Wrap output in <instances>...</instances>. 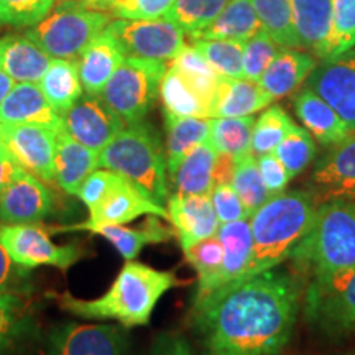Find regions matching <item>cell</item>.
<instances>
[{
  "instance_id": "1",
  "label": "cell",
  "mask_w": 355,
  "mask_h": 355,
  "mask_svg": "<svg viewBox=\"0 0 355 355\" xmlns=\"http://www.w3.org/2000/svg\"><path fill=\"white\" fill-rule=\"evenodd\" d=\"M298 277L272 268L193 304L201 355H283L298 319Z\"/></svg>"
},
{
  "instance_id": "2",
  "label": "cell",
  "mask_w": 355,
  "mask_h": 355,
  "mask_svg": "<svg viewBox=\"0 0 355 355\" xmlns=\"http://www.w3.org/2000/svg\"><path fill=\"white\" fill-rule=\"evenodd\" d=\"M178 285L181 282L173 272L125 260L112 285L99 298L79 300L71 293H61L58 303L78 318L114 319L123 327L146 326L158 301Z\"/></svg>"
},
{
  "instance_id": "3",
  "label": "cell",
  "mask_w": 355,
  "mask_h": 355,
  "mask_svg": "<svg viewBox=\"0 0 355 355\" xmlns=\"http://www.w3.org/2000/svg\"><path fill=\"white\" fill-rule=\"evenodd\" d=\"M318 202L311 191H283L266 199L250 216L254 254L248 277L278 268L291 260L316 216Z\"/></svg>"
},
{
  "instance_id": "4",
  "label": "cell",
  "mask_w": 355,
  "mask_h": 355,
  "mask_svg": "<svg viewBox=\"0 0 355 355\" xmlns=\"http://www.w3.org/2000/svg\"><path fill=\"white\" fill-rule=\"evenodd\" d=\"M99 168L119 173L159 206L168 202L166 153L150 123L141 121L123 127L99 153Z\"/></svg>"
},
{
  "instance_id": "5",
  "label": "cell",
  "mask_w": 355,
  "mask_h": 355,
  "mask_svg": "<svg viewBox=\"0 0 355 355\" xmlns=\"http://www.w3.org/2000/svg\"><path fill=\"white\" fill-rule=\"evenodd\" d=\"M291 260L311 278L355 266V201L318 204L311 230Z\"/></svg>"
},
{
  "instance_id": "6",
  "label": "cell",
  "mask_w": 355,
  "mask_h": 355,
  "mask_svg": "<svg viewBox=\"0 0 355 355\" xmlns=\"http://www.w3.org/2000/svg\"><path fill=\"white\" fill-rule=\"evenodd\" d=\"M110 21L109 13L84 7L78 0H66L25 35L51 58L76 60Z\"/></svg>"
},
{
  "instance_id": "7",
  "label": "cell",
  "mask_w": 355,
  "mask_h": 355,
  "mask_svg": "<svg viewBox=\"0 0 355 355\" xmlns=\"http://www.w3.org/2000/svg\"><path fill=\"white\" fill-rule=\"evenodd\" d=\"M166 68V61L125 56L99 96L125 125L141 122L157 102Z\"/></svg>"
},
{
  "instance_id": "8",
  "label": "cell",
  "mask_w": 355,
  "mask_h": 355,
  "mask_svg": "<svg viewBox=\"0 0 355 355\" xmlns=\"http://www.w3.org/2000/svg\"><path fill=\"white\" fill-rule=\"evenodd\" d=\"M306 319L329 336L355 331V266L313 277L304 290Z\"/></svg>"
},
{
  "instance_id": "9",
  "label": "cell",
  "mask_w": 355,
  "mask_h": 355,
  "mask_svg": "<svg viewBox=\"0 0 355 355\" xmlns=\"http://www.w3.org/2000/svg\"><path fill=\"white\" fill-rule=\"evenodd\" d=\"M0 243L17 266L32 270L37 266H55L68 270L87 254L78 243L58 245L51 241L46 229L38 224H2Z\"/></svg>"
},
{
  "instance_id": "10",
  "label": "cell",
  "mask_w": 355,
  "mask_h": 355,
  "mask_svg": "<svg viewBox=\"0 0 355 355\" xmlns=\"http://www.w3.org/2000/svg\"><path fill=\"white\" fill-rule=\"evenodd\" d=\"M125 56L171 61L186 46L184 32L168 19L114 20L107 25Z\"/></svg>"
},
{
  "instance_id": "11",
  "label": "cell",
  "mask_w": 355,
  "mask_h": 355,
  "mask_svg": "<svg viewBox=\"0 0 355 355\" xmlns=\"http://www.w3.org/2000/svg\"><path fill=\"white\" fill-rule=\"evenodd\" d=\"M0 139L17 165L44 183H56V130L38 123H0Z\"/></svg>"
},
{
  "instance_id": "12",
  "label": "cell",
  "mask_w": 355,
  "mask_h": 355,
  "mask_svg": "<svg viewBox=\"0 0 355 355\" xmlns=\"http://www.w3.org/2000/svg\"><path fill=\"white\" fill-rule=\"evenodd\" d=\"M44 355H128V337L115 324H58L48 332Z\"/></svg>"
},
{
  "instance_id": "13",
  "label": "cell",
  "mask_w": 355,
  "mask_h": 355,
  "mask_svg": "<svg viewBox=\"0 0 355 355\" xmlns=\"http://www.w3.org/2000/svg\"><path fill=\"white\" fill-rule=\"evenodd\" d=\"M304 87L322 97L355 132V48L316 64Z\"/></svg>"
},
{
  "instance_id": "14",
  "label": "cell",
  "mask_w": 355,
  "mask_h": 355,
  "mask_svg": "<svg viewBox=\"0 0 355 355\" xmlns=\"http://www.w3.org/2000/svg\"><path fill=\"white\" fill-rule=\"evenodd\" d=\"M63 128L87 148L102 152L125 127V122L102 101L101 96L86 94L61 115Z\"/></svg>"
},
{
  "instance_id": "15",
  "label": "cell",
  "mask_w": 355,
  "mask_h": 355,
  "mask_svg": "<svg viewBox=\"0 0 355 355\" xmlns=\"http://www.w3.org/2000/svg\"><path fill=\"white\" fill-rule=\"evenodd\" d=\"M141 216H158L168 220L166 207L153 202L130 181L119 176L105 198L94 209L89 211V219L66 230H87L96 225H125Z\"/></svg>"
},
{
  "instance_id": "16",
  "label": "cell",
  "mask_w": 355,
  "mask_h": 355,
  "mask_svg": "<svg viewBox=\"0 0 355 355\" xmlns=\"http://www.w3.org/2000/svg\"><path fill=\"white\" fill-rule=\"evenodd\" d=\"M55 209V196L44 181L24 168L0 196L2 224H38Z\"/></svg>"
},
{
  "instance_id": "17",
  "label": "cell",
  "mask_w": 355,
  "mask_h": 355,
  "mask_svg": "<svg viewBox=\"0 0 355 355\" xmlns=\"http://www.w3.org/2000/svg\"><path fill=\"white\" fill-rule=\"evenodd\" d=\"M309 191L318 204L334 199L355 201V135L337 144L318 163Z\"/></svg>"
},
{
  "instance_id": "18",
  "label": "cell",
  "mask_w": 355,
  "mask_h": 355,
  "mask_svg": "<svg viewBox=\"0 0 355 355\" xmlns=\"http://www.w3.org/2000/svg\"><path fill=\"white\" fill-rule=\"evenodd\" d=\"M166 204L168 220L171 222L183 250L199 241L216 235L220 227L211 194L184 196V194L173 193Z\"/></svg>"
},
{
  "instance_id": "19",
  "label": "cell",
  "mask_w": 355,
  "mask_h": 355,
  "mask_svg": "<svg viewBox=\"0 0 355 355\" xmlns=\"http://www.w3.org/2000/svg\"><path fill=\"white\" fill-rule=\"evenodd\" d=\"M217 237L224 245V261H222L220 272L217 275L209 290L202 298L194 300V303L204 301L209 296L216 295L234 283L247 278L248 270L252 265V254H254V239H252L250 220H234L227 224H220L217 230Z\"/></svg>"
},
{
  "instance_id": "20",
  "label": "cell",
  "mask_w": 355,
  "mask_h": 355,
  "mask_svg": "<svg viewBox=\"0 0 355 355\" xmlns=\"http://www.w3.org/2000/svg\"><path fill=\"white\" fill-rule=\"evenodd\" d=\"M26 291L0 290V355H24L37 336Z\"/></svg>"
},
{
  "instance_id": "21",
  "label": "cell",
  "mask_w": 355,
  "mask_h": 355,
  "mask_svg": "<svg viewBox=\"0 0 355 355\" xmlns=\"http://www.w3.org/2000/svg\"><path fill=\"white\" fill-rule=\"evenodd\" d=\"M125 60V53L112 33L105 26L79 55L78 69L84 92L89 96H99L115 69Z\"/></svg>"
},
{
  "instance_id": "22",
  "label": "cell",
  "mask_w": 355,
  "mask_h": 355,
  "mask_svg": "<svg viewBox=\"0 0 355 355\" xmlns=\"http://www.w3.org/2000/svg\"><path fill=\"white\" fill-rule=\"evenodd\" d=\"M0 123H38L58 130L63 127V119L37 83H19L0 104Z\"/></svg>"
},
{
  "instance_id": "23",
  "label": "cell",
  "mask_w": 355,
  "mask_h": 355,
  "mask_svg": "<svg viewBox=\"0 0 355 355\" xmlns=\"http://www.w3.org/2000/svg\"><path fill=\"white\" fill-rule=\"evenodd\" d=\"M293 107L303 127L322 145H337L352 135L339 114L308 87L298 91L293 101Z\"/></svg>"
},
{
  "instance_id": "24",
  "label": "cell",
  "mask_w": 355,
  "mask_h": 355,
  "mask_svg": "<svg viewBox=\"0 0 355 355\" xmlns=\"http://www.w3.org/2000/svg\"><path fill=\"white\" fill-rule=\"evenodd\" d=\"M99 168V152L74 140L63 127L56 130V183L78 196L83 181Z\"/></svg>"
},
{
  "instance_id": "25",
  "label": "cell",
  "mask_w": 355,
  "mask_h": 355,
  "mask_svg": "<svg viewBox=\"0 0 355 355\" xmlns=\"http://www.w3.org/2000/svg\"><path fill=\"white\" fill-rule=\"evenodd\" d=\"M316 56L298 48H282L259 84L275 99L293 94L316 68Z\"/></svg>"
},
{
  "instance_id": "26",
  "label": "cell",
  "mask_w": 355,
  "mask_h": 355,
  "mask_svg": "<svg viewBox=\"0 0 355 355\" xmlns=\"http://www.w3.org/2000/svg\"><path fill=\"white\" fill-rule=\"evenodd\" d=\"M53 58L26 35L0 38V68L17 83H40Z\"/></svg>"
},
{
  "instance_id": "27",
  "label": "cell",
  "mask_w": 355,
  "mask_h": 355,
  "mask_svg": "<svg viewBox=\"0 0 355 355\" xmlns=\"http://www.w3.org/2000/svg\"><path fill=\"white\" fill-rule=\"evenodd\" d=\"M300 48L322 60L331 37L334 0H291Z\"/></svg>"
},
{
  "instance_id": "28",
  "label": "cell",
  "mask_w": 355,
  "mask_h": 355,
  "mask_svg": "<svg viewBox=\"0 0 355 355\" xmlns=\"http://www.w3.org/2000/svg\"><path fill=\"white\" fill-rule=\"evenodd\" d=\"M273 97L259 83L245 78H220L212 119L245 117L272 105Z\"/></svg>"
},
{
  "instance_id": "29",
  "label": "cell",
  "mask_w": 355,
  "mask_h": 355,
  "mask_svg": "<svg viewBox=\"0 0 355 355\" xmlns=\"http://www.w3.org/2000/svg\"><path fill=\"white\" fill-rule=\"evenodd\" d=\"M162 217L150 216L140 229L125 227V225H96L87 229L104 237L123 260H135L146 245L168 242L175 235V230L163 224Z\"/></svg>"
},
{
  "instance_id": "30",
  "label": "cell",
  "mask_w": 355,
  "mask_h": 355,
  "mask_svg": "<svg viewBox=\"0 0 355 355\" xmlns=\"http://www.w3.org/2000/svg\"><path fill=\"white\" fill-rule=\"evenodd\" d=\"M217 158L219 153L211 144V139L191 150L171 176L175 193L184 196L211 194L216 186Z\"/></svg>"
},
{
  "instance_id": "31",
  "label": "cell",
  "mask_w": 355,
  "mask_h": 355,
  "mask_svg": "<svg viewBox=\"0 0 355 355\" xmlns=\"http://www.w3.org/2000/svg\"><path fill=\"white\" fill-rule=\"evenodd\" d=\"M44 97L58 114L63 115L83 97L84 87L79 78L78 60L53 58L46 73L40 79Z\"/></svg>"
},
{
  "instance_id": "32",
  "label": "cell",
  "mask_w": 355,
  "mask_h": 355,
  "mask_svg": "<svg viewBox=\"0 0 355 355\" xmlns=\"http://www.w3.org/2000/svg\"><path fill=\"white\" fill-rule=\"evenodd\" d=\"M166 166L168 176L175 175L178 166L191 150L211 139V119L176 117L165 114Z\"/></svg>"
},
{
  "instance_id": "33",
  "label": "cell",
  "mask_w": 355,
  "mask_h": 355,
  "mask_svg": "<svg viewBox=\"0 0 355 355\" xmlns=\"http://www.w3.org/2000/svg\"><path fill=\"white\" fill-rule=\"evenodd\" d=\"M159 99L163 104V114L176 115V117L212 119L209 102L173 66H168L162 78Z\"/></svg>"
},
{
  "instance_id": "34",
  "label": "cell",
  "mask_w": 355,
  "mask_h": 355,
  "mask_svg": "<svg viewBox=\"0 0 355 355\" xmlns=\"http://www.w3.org/2000/svg\"><path fill=\"white\" fill-rule=\"evenodd\" d=\"M260 30L261 24L254 7V0H230L209 26L189 37V40L222 38L247 42Z\"/></svg>"
},
{
  "instance_id": "35",
  "label": "cell",
  "mask_w": 355,
  "mask_h": 355,
  "mask_svg": "<svg viewBox=\"0 0 355 355\" xmlns=\"http://www.w3.org/2000/svg\"><path fill=\"white\" fill-rule=\"evenodd\" d=\"M255 121L254 115L211 119V144L217 153L227 155L234 159L250 153Z\"/></svg>"
},
{
  "instance_id": "36",
  "label": "cell",
  "mask_w": 355,
  "mask_h": 355,
  "mask_svg": "<svg viewBox=\"0 0 355 355\" xmlns=\"http://www.w3.org/2000/svg\"><path fill=\"white\" fill-rule=\"evenodd\" d=\"M261 28L282 48H300L291 0H254Z\"/></svg>"
},
{
  "instance_id": "37",
  "label": "cell",
  "mask_w": 355,
  "mask_h": 355,
  "mask_svg": "<svg viewBox=\"0 0 355 355\" xmlns=\"http://www.w3.org/2000/svg\"><path fill=\"white\" fill-rule=\"evenodd\" d=\"M243 43L222 38L191 40V44L201 53L211 68L224 78H243Z\"/></svg>"
},
{
  "instance_id": "38",
  "label": "cell",
  "mask_w": 355,
  "mask_h": 355,
  "mask_svg": "<svg viewBox=\"0 0 355 355\" xmlns=\"http://www.w3.org/2000/svg\"><path fill=\"white\" fill-rule=\"evenodd\" d=\"M230 186H232L243 202V206H245L248 217L254 214L260 206H263L266 199L272 198L265 188L263 180H261L259 163H257L254 152L234 159Z\"/></svg>"
},
{
  "instance_id": "39",
  "label": "cell",
  "mask_w": 355,
  "mask_h": 355,
  "mask_svg": "<svg viewBox=\"0 0 355 355\" xmlns=\"http://www.w3.org/2000/svg\"><path fill=\"white\" fill-rule=\"evenodd\" d=\"M170 66L180 71L186 81L209 102L212 110H214L217 87H219L222 76L211 68L209 63L201 56V53L193 44H186L180 51V55L170 61Z\"/></svg>"
},
{
  "instance_id": "40",
  "label": "cell",
  "mask_w": 355,
  "mask_h": 355,
  "mask_svg": "<svg viewBox=\"0 0 355 355\" xmlns=\"http://www.w3.org/2000/svg\"><path fill=\"white\" fill-rule=\"evenodd\" d=\"M184 259L196 270L198 273V288L194 293V300L202 298L209 290L212 282L220 272L222 261H224V245L220 239L216 235L199 241L183 250Z\"/></svg>"
},
{
  "instance_id": "41",
  "label": "cell",
  "mask_w": 355,
  "mask_h": 355,
  "mask_svg": "<svg viewBox=\"0 0 355 355\" xmlns=\"http://www.w3.org/2000/svg\"><path fill=\"white\" fill-rule=\"evenodd\" d=\"M229 2L230 0H175L165 19L193 37L209 26Z\"/></svg>"
},
{
  "instance_id": "42",
  "label": "cell",
  "mask_w": 355,
  "mask_h": 355,
  "mask_svg": "<svg viewBox=\"0 0 355 355\" xmlns=\"http://www.w3.org/2000/svg\"><path fill=\"white\" fill-rule=\"evenodd\" d=\"M79 3L122 20H155L165 19L175 0H84Z\"/></svg>"
},
{
  "instance_id": "43",
  "label": "cell",
  "mask_w": 355,
  "mask_h": 355,
  "mask_svg": "<svg viewBox=\"0 0 355 355\" xmlns=\"http://www.w3.org/2000/svg\"><path fill=\"white\" fill-rule=\"evenodd\" d=\"M293 125L295 122L282 105H268L255 121L252 132V152L255 157L273 152Z\"/></svg>"
},
{
  "instance_id": "44",
  "label": "cell",
  "mask_w": 355,
  "mask_h": 355,
  "mask_svg": "<svg viewBox=\"0 0 355 355\" xmlns=\"http://www.w3.org/2000/svg\"><path fill=\"white\" fill-rule=\"evenodd\" d=\"M273 153L283 163L293 180L311 165L314 155H316V144H314L313 135L304 127L295 123L285 135V139L273 150Z\"/></svg>"
},
{
  "instance_id": "45",
  "label": "cell",
  "mask_w": 355,
  "mask_h": 355,
  "mask_svg": "<svg viewBox=\"0 0 355 355\" xmlns=\"http://www.w3.org/2000/svg\"><path fill=\"white\" fill-rule=\"evenodd\" d=\"M355 48V0H334L331 37L327 40L322 60Z\"/></svg>"
},
{
  "instance_id": "46",
  "label": "cell",
  "mask_w": 355,
  "mask_h": 355,
  "mask_svg": "<svg viewBox=\"0 0 355 355\" xmlns=\"http://www.w3.org/2000/svg\"><path fill=\"white\" fill-rule=\"evenodd\" d=\"M282 46L265 32H257L243 43V78L259 83Z\"/></svg>"
},
{
  "instance_id": "47",
  "label": "cell",
  "mask_w": 355,
  "mask_h": 355,
  "mask_svg": "<svg viewBox=\"0 0 355 355\" xmlns=\"http://www.w3.org/2000/svg\"><path fill=\"white\" fill-rule=\"evenodd\" d=\"M55 0H0V25L33 26L46 19Z\"/></svg>"
},
{
  "instance_id": "48",
  "label": "cell",
  "mask_w": 355,
  "mask_h": 355,
  "mask_svg": "<svg viewBox=\"0 0 355 355\" xmlns=\"http://www.w3.org/2000/svg\"><path fill=\"white\" fill-rule=\"evenodd\" d=\"M211 201L220 224L250 219L247 214L245 206H243L241 198H239V194L235 193L230 183H217L214 189L211 191Z\"/></svg>"
},
{
  "instance_id": "49",
  "label": "cell",
  "mask_w": 355,
  "mask_h": 355,
  "mask_svg": "<svg viewBox=\"0 0 355 355\" xmlns=\"http://www.w3.org/2000/svg\"><path fill=\"white\" fill-rule=\"evenodd\" d=\"M119 176H121L119 173L107 170V168H97L83 181L81 188L78 191V198L84 202L87 211L94 209L97 204L105 198V194L115 184Z\"/></svg>"
},
{
  "instance_id": "50",
  "label": "cell",
  "mask_w": 355,
  "mask_h": 355,
  "mask_svg": "<svg viewBox=\"0 0 355 355\" xmlns=\"http://www.w3.org/2000/svg\"><path fill=\"white\" fill-rule=\"evenodd\" d=\"M257 163H259L261 180H263V184L270 196H277V194L286 191V186L291 178L277 155L273 152L259 155Z\"/></svg>"
},
{
  "instance_id": "51",
  "label": "cell",
  "mask_w": 355,
  "mask_h": 355,
  "mask_svg": "<svg viewBox=\"0 0 355 355\" xmlns=\"http://www.w3.org/2000/svg\"><path fill=\"white\" fill-rule=\"evenodd\" d=\"M28 273L26 270L17 266L7 255L6 248L0 243V290L26 291Z\"/></svg>"
},
{
  "instance_id": "52",
  "label": "cell",
  "mask_w": 355,
  "mask_h": 355,
  "mask_svg": "<svg viewBox=\"0 0 355 355\" xmlns=\"http://www.w3.org/2000/svg\"><path fill=\"white\" fill-rule=\"evenodd\" d=\"M150 355H194L189 340L176 331H165L153 340Z\"/></svg>"
},
{
  "instance_id": "53",
  "label": "cell",
  "mask_w": 355,
  "mask_h": 355,
  "mask_svg": "<svg viewBox=\"0 0 355 355\" xmlns=\"http://www.w3.org/2000/svg\"><path fill=\"white\" fill-rule=\"evenodd\" d=\"M21 170L20 165H17L10 157H0V196L8 188V184L15 180Z\"/></svg>"
},
{
  "instance_id": "54",
  "label": "cell",
  "mask_w": 355,
  "mask_h": 355,
  "mask_svg": "<svg viewBox=\"0 0 355 355\" xmlns=\"http://www.w3.org/2000/svg\"><path fill=\"white\" fill-rule=\"evenodd\" d=\"M13 86H15V81L8 76V74L0 68V104H2L3 99L8 96V92L12 91Z\"/></svg>"
},
{
  "instance_id": "55",
  "label": "cell",
  "mask_w": 355,
  "mask_h": 355,
  "mask_svg": "<svg viewBox=\"0 0 355 355\" xmlns=\"http://www.w3.org/2000/svg\"><path fill=\"white\" fill-rule=\"evenodd\" d=\"M0 157H10V155H8V152H7L6 145H3L2 139H0Z\"/></svg>"
},
{
  "instance_id": "56",
  "label": "cell",
  "mask_w": 355,
  "mask_h": 355,
  "mask_svg": "<svg viewBox=\"0 0 355 355\" xmlns=\"http://www.w3.org/2000/svg\"><path fill=\"white\" fill-rule=\"evenodd\" d=\"M78 2H84V0H78Z\"/></svg>"
}]
</instances>
